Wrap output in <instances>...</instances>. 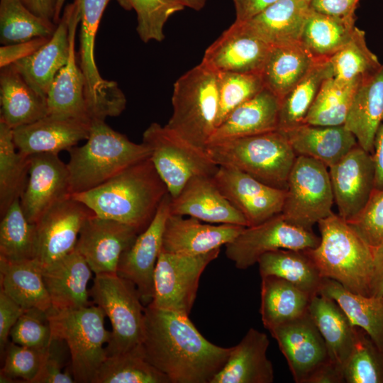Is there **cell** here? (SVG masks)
Returning <instances> with one entry per match:
<instances>
[{
	"mask_svg": "<svg viewBox=\"0 0 383 383\" xmlns=\"http://www.w3.org/2000/svg\"><path fill=\"white\" fill-rule=\"evenodd\" d=\"M373 272L370 287V296H383V243L372 248Z\"/></svg>",
	"mask_w": 383,
	"mask_h": 383,
	"instance_id": "cell-59",
	"label": "cell"
},
{
	"mask_svg": "<svg viewBox=\"0 0 383 383\" xmlns=\"http://www.w3.org/2000/svg\"><path fill=\"white\" fill-rule=\"evenodd\" d=\"M0 256L11 260L36 257L35 223L26 218L20 199L15 200L1 216Z\"/></svg>",
	"mask_w": 383,
	"mask_h": 383,
	"instance_id": "cell-46",
	"label": "cell"
},
{
	"mask_svg": "<svg viewBox=\"0 0 383 383\" xmlns=\"http://www.w3.org/2000/svg\"><path fill=\"white\" fill-rule=\"evenodd\" d=\"M70 54L67 62L55 77L46 96L48 115L90 120L86 101V80L75 54V36L80 21L75 1L70 4Z\"/></svg>",
	"mask_w": 383,
	"mask_h": 383,
	"instance_id": "cell-25",
	"label": "cell"
},
{
	"mask_svg": "<svg viewBox=\"0 0 383 383\" xmlns=\"http://www.w3.org/2000/svg\"><path fill=\"white\" fill-rule=\"evenodd\" d=\"M269 345L265 333L250 328L233 346L224 367L211 383H272L273 366L267 355Z\"/></svg>",
	"mask_w": 383,
	"mask_h": 383,
	"instance_id": "cell-28",
	"label": "cell"
},
{
	"mask_svg": "<svg viewBox=\"0 0 383 383\" xmlns=\"http://www.w3.org/2000/svg\"><path fill=\"white\" fill-rule=\"evenodd\" d=\"M310 9L299 0H279L240 23L270 47L282 45L301 41Z\"/></svg>",
	"mask_w": 383,
	"mask_h": 383,
	"instance_id": "cell-31",
	"label": "cell"
},
{
	"mask_svg": "<svg viewBox=\"0 0 383 383\" xmlns=\"http://www.w3.org/2000/svg\"><path fill=\"white\" fill-rule=\"evenodd\" d=\"M91 121L47 115L32 123L13 129L18 152L26 156L69 151L89 135Z\"/></svg>",
	"mask_w": 383,
	"mask_h": 383,
	"instance_id": "cell-23",
	"label": "cell"
},
{
	"mask_svg": "<svg viewBox=\"0 0 383 383\" xmlns=\"http://www.w3.org/2000/svg\"><path fill=\"white\" fill-rule=\"evenodd\" d=\"M70 11L68 4L49 40L32 55L13 63L26 82L45 99L55 77L68 60Z\"/></svg>",
	"mask_w": 383,
	"mask_h": 383,
	"instance_id": "cell-27",
	"label": "cell"
},
{
	"mask_svg": "<svg viewBox=\"0 0 383 383\" xmlns=\"http://www.w3.org/2000/svg\"><path fill=\"white\" fill-rule=\"evenodd\" d=\"M56 26L30 11L22 0H0V42L4 45L50 38Z\"/></svg>",
	"mask_w": 383,
	"mask_h": 383,
	"instance_id": "cell-45",
	"label": "cell"
},
{
	"mask_svg": "<svg viewBox=\"0 0 383 383\" xmlns=\"http://www.w3.org/2000/svg\"><path fill=\"white\" fill-rule=\"evenodd\" d=\"M92 383H170L146 359L140 345L123 353L107 356Z\"/></svg>",
	"mask_w": 383,
	"mask_h": 383,
	"instance_id": "cell-44",
	"label": "cell"
},
{
	"mask_svg": "<svg viewBox=\"0 0 383 383\" xmlns=\"http://www.w3.org/2000/svg\"><path fill=\"white\" fill-rule=\"evenodd\" d=\"M261 279L260 313L267 331L308 312L313 296L278 277Z\"/></svg>",
	"mask_w": 383,
	"mask_h": 383,
	"instance_id": "cell-37",
	"label": "cell"
},
{
	"mask_svg": "<svg viewBox=\"0 0 383 383\" xmlns=\"http://www.w3.org/2000/svg\"><path fill=\"white\" fill-rule=\"evenodd\" d=\"M186 7L190 8L195 11L201 10L206 2V0H182Z\"/></svg>",
	"mask_w": 383,
	"mask_h": 383,
	"instance_id": "cell-62",
	"label": "cell"
},
{
	"mask_svg": "<svg viewBox=\"0 0 383 383\" xmlns=\"http://www.w3.org/2000/svg\"><path fill=\"white\" fill-rule=\"evenodd\" d=\"M372 155L375 168V189L383 190V123L377 132Z\"/></svg>",
	"mask_w": 383,
	"mask_h": 383,
	"instance_id": "cell-60",
	"label": "cell"
},
{
	"mask_svg": "<svg viewBox=\"0 0 383 383\" xmlns=\"http://www.w3.org/2000/svg\"><path fill=\"white\" fill-rule=\"evenodd\" d=\"M213 179L229 201L244 216L248 226L282 213L286 190L269 186L231 167L218 166Z\"/></svg>",
	"mask_w": 383,
	"mask_h": 383,
	"instance_id": "cell-18",
	"label": "cell"
},
{
	"mask_svg": "<svg viewBox=\"0 0 383 383\" xmlns=\"http://www.w3.org/2000/svg\"><path fill=\"white\" fill-rule=\"evenodd\" d=\"M80 18L79 66L86 80V101L91 120L105 121L125 109L126 99L118 84L101 77L94 57L95 38L110 0H74Z\"/></svg>",
	"mask_w": 383,
	"mask_h": 383,
	"instance_id": "cell-10",
	"label": "cell"
},
{
	"mask_svg": "<svg viewBox=\"0 0 383 383\" xmlns=\"http://www.w3.org/2000/svg\"><path fill=\"white\" fill-rule=\"evenodd\" d=\"M257 264L261 278L278 277L312 296L319 294L323 278L305 250L268 252L259 258Z\"/></svg>",
	"mask_w": 383,
	"mask_h": 383,
	"instance_id": "cell-39",
	"label": "cell"
},
{
	"mask_svg": "<svg viewBox=\"0 0 383 383\" xmlns=\"http://www.w3.org/2000/svg\"><path fill=\"white\" fill-rule=\"evenodd\" d=\"M218 111L216 127L236 107L264 88L261 73H217Z\"/></svg>",
	"mask_w": 383,
	"mask_h": 383,
	"instance_id": "cell-50",
	"label": "cell"
},
{
	"mask_svg": "<svg viewBox=\"0 0 383 383\" xmlns=\"http://www.w3.org/2000/svg\"><path fill=\"white\" fill-rule=\"evenodd\" d=\"M343 374L347 383H383V351L360 328Z\"/></svg>",
	"mask_w": 383,
	"mask_h": 383,
	"instance_id": "cell-48",
	"label": "cell"
},
{
	"mask_svg": "<svg viewBox=\"0 0 383 383\" xmlns=\"http://www.w3.org/2000/svg\"><path fill=\"white\" fill-rule=\"evenodd\" d=\"M299 1H303L310 5V3L312 0H299Z\"/></svg>",
	"mask_w": 383,
	"mask_h": 383,
	"instance_id": "cell-64",
	"label": "cell"
},
{
	"mask_svg": "<svg viewBox=\"0 0 383 383\" xmlns=\"http://www.w3.org/2000/svg\"><path fill=\"white\" fill-rule=\"evenodd\" d=\"M0 120L12 129L48 115L46 99L23 79L13 64L1 68Z\"/></svg>",
	"mask_w": 383,
	"mask_h": 383,
	"instance_id": "cell-34",
	"label": "cell"
},
{
	"mask_svg": "<svg viewBox=\"0 0 383 383\" xmlns=\"http://www.w3.org/2000/svg\"><path fill=\"white\" fill-rule=\"evenodd\" d=\"M48 348L27 347L9 341L3 353L4 362L0 382L22 379L23 382L33 383L41 368Z\"/></svg>",
	"mask_w": 383,
	"mask_h": 383,
	"instance_id": "cell-51",
	"label": "cell"
},
{
	"mask_svg": "<svg viewBox=\"0 0 383 383\" xmlns=\"http://www.w3.org/2000/svg\"><path fill=\"white\" fill-rule=\"evenodd\" d=\"M318 226V245L305 250L321 277L338 282L353 293L370 296L372 248L338 214L333 213Z\"/></svg>",
	"mask_w": 383,
	"mask_h": 383,
	"instance_id": "cell-4",
	"label": "cell"
},
{
	"mask_svg": "<svg viewBox=\"0 0 383 383\" xmlns=\"http://www.w3.org/2000/svg\"><path fill=\"white\" fill-rule=\"evenodd\" d=\"M91 272L87 262L76 249L43 267L52 309L62 311L91 305L88 289Z\"/></svg>",
	"mask_w": 383,
	"mask_h": 383,
	"instance_id": "cell-26",
	"label": "cell"
},
{
	"mask_svg": "<svg viewBox=\"0 0 383 383\" xmlns=\"http://www.w3.org/2000/svg\"><path fill=\"white\" fill-rule=\"evenodd\" d=\"M170 214L189 216L213 224L248 227L247 220L224 196L213 177L196 176L175 197H171Z\"/></svg>",
	"mask_w": 383,
	"mask_h": 383,
	"instance_id": "cell-22",
	"label": "cell"
},
{
	"mask_svg": "<svg viewBox=\"0 0 383 383\" xmlns=\"http://www.w3.org/2000/svg\"><path fill=\"white\" fill-rule=\"evenodd\" d=\"M52 338L65 341L70 355V370L74 382L92 383L107 357L105 345L111 332L104 325L106 315L95 304L75 309L48 311Z\"/></svg>",
	"mask_w": 383,
	"mask_h": 383,
	"instance_id": "cell-7",
	"label": "cell"
},
{
	"mask_svg": "<svg viewBox=\"0 0 383 383\" xmlns=\"http://www.w3.org/2000/svg\"><path fill=\"white\" fill-rule=\"evenodd\" d=\"M65 0H57L54 23H58L60 19V13Z\"/></svg>",
	"mask_w": 383,
	"mask_h": 383,
	"instance_id": "cell-63",
	"label": "cell"
},
{
	"mask_svg": "<svg viewBox=\"0 0 383 383\" xmlns=\"http://www.w3.org/2000/svg\"><path fill=\"white\" fill-rule=\"evenodd\" d=\"M126 10L137 14V33L144 42H161L165 38L164 26L175 13L184 9L182 0H117Z\"/></svg>",
	"mask_w": 383,
	"mask_h": 383,
	"instance_id": "cell-49",
	"label": "cell"
},
{
	"mask_svg": "<svg viewBox=\"0 0 383 383\" xmlns=\"http://www.w3.org/2000/svg\"><path fill=\"white\" fill-rule=\"evenodd\" d=\"M138 234L131 226L94 213L84 221L75 249L95 274L116 273L121 255Z\"/></svg>",
	"mask_w": 383,
	"mask_h": 383,
	"instance_id": "cell-19",
	"label": "cell"
},
{
	"mask_svg": "<svg viewBox=\"0 0 383 383\" xmlns=\"http://www.w3.org/2000/svg\"><path fill=\"white\" fill-rule=\"evenodd\" d=\"M328 62L331 78L343 84H358L382 65L367 46L365 31L357 27L350 40L328 58Z\"/></svg>",
	"mask_w": 383,
	"mask_h": 383,
	"instance_id": "cell-43",
	"label": "cell"
},
{
	"mask_svg": "<svg viewBox=\"0 0 383 383\" xmlns=\"http://www.w3.org/2000/svg\"><path fill=\"white\" fill-rule=\"evenodd\" d=\"M34 14L54 22L57 0H22Z\"/></svg>",
	"mask_w": 383,
	"mask_h": 383,
	"instance_id": "cell-61",
	"label": "cell"
},
{
	"mask_svg": "<svg viewBox=\"0 0 383 383\" xmlns=\"http://www.w3.org/2000/svg\"><path fill=\"white\" fill-rule=\"evenodd\" d=\"M150 150V159L172 198L196 176L213 177L218 166L207 154L165 126L152 123L143 134Z\"/></svg>",
	"mask_w": 383,
	"mask_h": 383,
	"instance_id": "cell-9",
	"label": "cell"
},
{
	"mask_svg": "<svg viewBox=\"0 0 383 383\" xmlns=\"http://www.w3.org/2000/svg\"><path fill=\"white\" fill-rule=\"evenodd\" d=\"M357 84H343L333 78L326 79L304 123L322 126L344 125Z\"/></svg>",
	"mask_w": 383,
	"mask_h": 383,
	"instance_id": "cell-47",
	"label": "cell"
},
{
	"mask_svg": "<svg viewBox=\"0 0 383 383\" xmlns=\"http://www.w3.org/2000/svg\"><path fill=\"white\" fill-rule=\"evenodd\" d=\"M355 19L327 15L311 8L301 42L315 60H328L350 40Z\"/></svg>",
	"mask_w": 383,
	"mask_h": 383,
	"instance_id": "cell-40",
	"label": "cell"
},
{
	"mask_svg": "<svg viewBox=\"0 0 383 383\" xmlns=\"http://www.w3.org/2000/svg\"><path fill=\"white\" fill-rule=\"evenodd\" d=\"M279 106L280 99L265 87L233 109L216 128L207 145L278 130Z\"/></svg>",
	"mask_w": 383,
	"mask_h": 383,
	"instance_id": "cell-29",
	"label": "cell"
},
{
	"mask_svg": "<svg viewBox=\"0 0 383 383\" xmlns=\"http://www.w3.org/2000/svg\"><path fill=\"white\" fill-rule=\"evenodd\" d=\"M359 0H312L310 7L318 12L344 18H355Z\"/></svg>",
	"mask_w": 383,
	"mask_h": 383,
	"instance_id": "cell-57",
	"label": "cell"
},
{
	"mask_svg": "<svg viewBox=\"0 0 383 383\" xmlns=\"http://www.w3.org/2000/svg\"><path fill=\"white\" fill-rule=\"evenodd\" d=\"M221 248L199 255L160 251L154 273L152 307L189 316L196 297L200 277L216 259Z\"/></svg>",
	"mask_w": 383,
	"mask_h": 383,
	"instance_id": "cell-12",
	"label": "cell"
},
{
	"mask_svg": "<svg viewBox=\"0 0 383 383\" xmlns=\"http://www.w3.org/2000/svg\"><path fill=\"white\" fill-rule=\"evenodd\" d=\"M245 228L203 223L192 217L170 213L165 225L161 250L182 255L205 254L233 241Z\"/></svg>",
	"mask_w": 383,
	"mask_h": 383,
	"instance_id": "cell-24",
	"label": "cell"
},
{
	"mask_svg": "<svg viewBox=\"0 0 383 383\" xmlns=\"http://www.w3.org/2000/svg\"><path fill=\"white\" fill-rule=\"evenodd\" d=\"M50 38H36L28 41L0 48V67H4L28 57L43 46Z\"/></svg>",
	"mask_w": 383,
	"mask_h": 383,
	"instance_id": "cell-56",
	"label": "cell"
},
{
	"mask_svg": "<svg viewBox=\"0 0 383 383\" xmlns=\"http://www.w3.org/2000/svg\"><path fill=\"white\" fill-rule=\"evenodd\" d=\"M206 151L218 166L235 168L284 190L297 157L280 130L211 143Z\"/></svg>",
	"mask_w": 383,
	"mask_h": 383,
	"instance_id": "cell-5",
	"label": "cell"
},
{
	"mask_svg": "<svg viewBox=\"0 0 383 383\" xmlns=\"http://www.w3.org/2000/svg\"><path fill=\"white\" fill-rule=\"evenodd\" d=\"M270 48L234 21L206 48L201 62L216 73H261Z\"/></svg>",
	"mask_w": 383,
	"mask_h": 383,
	"instance_id": "cell-21",
	"label": "cell"
},
{
	"mask_svg": "<svg viewBox=\"0 0 383 383\" xmlns=\"http://www.w3.org/2000/svg\"><path fill=\"white\" fill-rule=\"evenodd\" d=\"M142 345L148 361L170 383H211L233 348L209 342L189 316L150 305L145 308Z\"/></svg>",
	"mask_w": 383,
	"mask_h": 383,
	"instance_id": "cell-1",
	"label": "cell"
},
{
	"mask_svg": "<svg viewBox=\"0 0 383 383\" xmlns=\"http://www.w3.org/2000/svg\"><path fill=\"white\" fill-rule=\"evenodd\" d=\"M334 197L328 167L299 155L291 170L281 214L289 223L308 230L333 213Z\"/></svg>",
	"mask_w": 383,
	"mask_h": 383,
	"instance_id": "cell-11",
	"label": "cell"
},
{
	"mask_svg": "<svg viewBox=\"0 0 383 383\" xmlns=\"http://www.w3.org/2000/svg\"><path fill=\"white\" fill-rule=\"evenodd\" d=\"M283 132L296 156L313 158L328 167L357 145L354 135L344 125L322 126L303 123Z\"/></svg>",
	"mask_w": 383,
	"mask_h": 383,
	"instance_id": "cell-32",
	"label": "cell"
},
{
	"mask_svg": "<svg viewBox=\"0 0 383 383\" xmlns=\"http://www.w3.org/2000/svg\"><path fill=\"white\" fill-rule=\"evenodd\" d=\"M319 294L334 300L351 323L363 329L383 351V296L355 294L328 278L323 279Z\"/></svg>",
	"mask_w": 383,
	"mask_h": 383,
	"instance_id": "cell-38",
	"label": "cell"
},
{
	"mask_svg": "<svg viewBox=\"0 0 383 383\" xmlns=\"http://www.w3.org/2000/svg\"><path fill=\"white\" fill-rule=\"evenodd\" d=\"M331 77L328 60H316L307 74L280 100L278 130L285 131L304 123L322 83Z\"/></svg>",
	"mask_w": 383,
	"mask_h": 383,
	"instance_id": "cell-41",
	"label": "cell"
},
{
	"mask_svg": "<svg viewBox=\"0 0 383 383\" xmlns=\"http://www.w3.org/2000/svg\"><path fill=\"white\" fill-rule=\"evenodd\" d=\"M268 331L277 341L296 383H311L331 362L325 341L309 311Z\"/></svg>",
	"mask_w": 383,
	"mask_h": 383,
	"instance_id": "cell-14",
	"label": "cell"
},
{
	"mask_svg": "<svg viewBox=\"0 0 383 383\" xmlns=\"http://www.w3.org/2000/svg\"><path fill=\"white\" fill-rule=\"evenodd\" d=\"M320 242L312 230L287 222L281 213L252 226H248L226 245V255L235 267L246 270L257 263L265 253L279 249L306 250Z\"/></svg>",
	"mask_w": 383,
	"mask_h": 383,
	"instance_id": "cell-13",
	"label": "cell"
},
{
	"mask_svg": "<svg viewBox=\"0 0 383 383\" xmlns=\"http://www.w3.org/2000/svg\"><path fill=\"white\" fill-rule=\"evenodd\" d=\"M277 1L279 0H233L235 10V21H247Z\"/></svg>",
	"mask_w": 383,
	"mask_h": 383,
	"instance_id": "cell-58",
	"label": "cell"
},
{
	"mask_svg": "<svg viewBox=\"0 0 383 383\" xmlns=\"http://www.w3.org/2000/svg\"><path fill=\"white\" fill-rule=\"evenodd\" d=\"M89 295L111 322V337L106 346L107 356L142 345L145 306L133 283L117 273L96 274Z\"/></svg>",
	"mask_w": 383,
	"mask_h": 383,
	"instance_id": "cell-8",
	"label": "cell"
},
{
	"mask_svg": "<svg viewBox=\"0 0 383 383\" xmlns=\"http://www.w3.org/2000/svg\"><path fill=\"white\" fill-rule=\"evenodd\" d=\"M24 309L0 290V351L2 355L8 344L11 328L23 313Z\"/></svg>",
	"mask_w": 383,
	"mask_h": 383,
	"instance_id": "cell-55",
	"label": "cell"
},
{
	"mask_svg": "<svg viewBox=\"0 0 383 383\" xmlns=\"http://www.w3.org/2000/svg\"><path fill=\"white\" fill-rule=\"evenodd\" d=\"M69 351L65 340L52 338L41 368L33 383L75 382L70 369L62 371Z\"/></svg>",
	"mask_w": 383,
	"mask_h": 383,
	"instance_id": "cell-54",
	"label": "cell"
},
{
	"mask_svg": "<svg viewBox=\"0 0 383 383\" xmlns=\"http://www.w3.org/2000/svg\"><path fill=\"white\" fill-rule=\"evenodd\" d=\"M172 104V114L165 126L206 149L216 128L217 73L201 62L187 71L174 84Z\"/></svg>",
	"mask_w": 383,
	"mask_h": 383,
	"instance_id": "cell-6",
	"label": "cell"
},
{
	"mask_svg": "<svg viewBox=\"0 0 383 383\" xmlns=\"http://www.w3.org/2000/svg\"><path fill=\"white\" fill-rule=\"evenodd\" d=\"M169 194L150 158L138 162L90 190L72 196L95 215L113 219L143 232Z\"/></svg>",
	"mask_w": 383,
	"mask_h": 383,
	"instance_id": "cell-2",
	"label": "cell"
},
{
	"mask_svg": "<svg viewBox=\"0 0 383 383\" xmlns=\"http://www.w3.org/2000/svg\"><path fill=\"white\" fill-rule=\"evenodd\" d=\"M94 212L72 196L50 206L35 223L36 257L45 267L73 251L81 228Z\"/></svg>",
	"mask_w": 383,
	"mask_h": 383,
	"instance_id": "cell-15",
	"label": "cell"
},
{
	"mask_svg": "<svg viewBox=\"0 0 383 383\" xmlns=\"http://www.w3.org/2000/svg\"><path fill=\"white\" fill-rule=\"evenodd\" d=\"M68 152L72 194L94 189L150 157V150L144 143L132 142L99 119L91 120L87 142Z\"/></svg>",
	"mask_w": 383,
	"mask_h": 383,
	"instance_id": "cell-3",
	"label": "cell"
},
{
	"mask_svg": "<svg viewBox=\"0 0 383 383\" xmlns=\"http://www.w3.org/2000/svg\"><path fill=\"white\" fill-rule=\"evenodd\" d=\"M29 156L21 154L13 141V129L0 120V214L20 199L27 184Z\"/></svg>",
	"mask_w": 383,
	"mask_h": 383,
	"instance_id": "cell-42",
	"label": "cell"
},
{
	"mask_svg": "<svg viewBox=\"0 0 383 383\" xmlns=\"http://www.w3.org/2000/svg\"><path fill=\"white\" fill-rule=\"evenodd\" d=\"M338 215L348 223L363 211L375 189V168L372 153L358 144L328 167Z\"/></svg>",
	"mask_w": 383,
	"mask_h": 383,
	"instance_id": "cell-16",
	"label": "cell"
},
{
	"mask_svg": "<svg viewBox=\"0 0 383 383\" xmlns=\"http://www.w3.org/2000/svg\"><path fill=\"white\" fill-rule=\"evenodd\" d=\"M309 313L325 341L330 360L343 371L355 345L357 327L339 305L324 294L311 298Z\"/></svg>",
	"mask_w": 383,
	"mask_h": 383,
	"instance_id": "cell-33",
	"label": "cell"
},
{
	"mask_svg": "<svg viewBox=\"0 0 383 383\" xmlns=\"http://www.w3.org/2000/svg\"><path fill=\"white\" fill-rule=\"evenodd\" d=\"M316 61L301 41L271 47L261 71L264 86L281 100Z\"/></svg>",
	"mask_w": 383,
	"mask_h": 383,
	"instance_id": "cell-36",
	"label": "cell"
},
{
	"mask_svg": "<svg viewBox=\"0 0 383 383\" xmlns=\"http://www.w3.org/2000/svg\"><path fill=\"white\" fill-rule=\"evenodd\" d=\"M348 223L370 247L383 243V190L374 189L363 211Z\"/></svg>",
	"mask_w": 383,
	"mask_h": 383,
	"instance_id": "cell-53",
	"label": "cell"
},
{
	"mask_svg": "<svg viewBox=\"0 0 383 383\" xmlns=\"http://www.w3.org/2000/svg\"><path fill=\"white\" fill-rule=\"evenodd\" d=\"M170 201L171 196L167 194L151 223L123 253L117 267V274L135 286L145 306L154 295L155 269L162 249L165 222L170 213Z\"/></svg>",
	"mask_w": 383,
	"mask_h": 383,
	"instance_id": "cell-17",
	"label": "cell"
},
{
	"mask_svg": "<svg viewBox=\"0 0 383 383\" xmlns=\"http://www.w3.org/2000/svg\"><path fill=\"white\" fill-rule=\"evenodd\" d=\"M383 123V64L356 87L344 123L357 144L372 153L377 132Z\"/></svg>",
	"mask_w": 383,
	"mask_h": 383,
	"instance_id": "cell-30",
	"label": "cell"
},
{
	"mask_svg": "<svg viewBox=\"0 0 383 383\" xmlns=\"http://www.w3.org/2000/svg\"><path fill=\"white\" fill-rule=\"evenodd\" d=\"M11 341L20 345L46 348L52 340L48 313L37 308L24 309L10 331Z\"/></svg>",
	"mask_w": 383,
	"mask_h": 383,
	"instance_id": "cell-52",
	"label": "cell"
},
{
	"mask_svg": "<svg viewBox=\"0 0 383 383\" xmlns=\"http://www.w3.org/2000/svg\"><path fill=\"white\" fill-rule=\"evenodd\" d=\"M29 159L28 178L20 204L28 221L35 223L50 206L72 193L67 165L58 154H35Z\"/></svg>",
	"mask_w": 383,
	"mask_h": 383,
	"instance_id": "cell-20",
	"label": "cell"
},
{
	"mask_svg": "<svg viewBox=\"0 0 383 383\" xmlns=\"http://www.w3.org/2000/svg\"><path fill=\"white\" fill-rule=\"evenodd\" d=\"M0 283L1 289L24 309L52 308L43 267L35 258L11 260L0 256Z\"/></svg>",
	"mask_w": 383,
	"mask_h": 383,
	"instance_id": "cell-35",
	"label": "cell"
}]
</instances>
